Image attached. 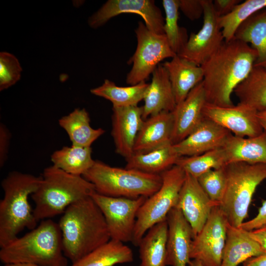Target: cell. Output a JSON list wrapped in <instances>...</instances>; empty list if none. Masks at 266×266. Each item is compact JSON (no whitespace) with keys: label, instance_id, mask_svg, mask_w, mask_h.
Wrapping results in <instances>:
<instances>
[{"label":"cell","instance_id":"7","mask_svg":"<svg viewBox=\"0 0 266 266\" xmlns=\"http://www.w3.org/2000/svg\"><path fill=\"white\" fill-rule=\"evenodd\" d=\"M226 187L219 206L228 223L240 227L248 215V210L257 187L266 180V164L232 162L224 166Z\"/></svg>","mask_w":266,"mask_h":266},{"label":"cell","instance_id":"46","mask_svg":"<svg viewBox=\"0 0 266 266\" xmlns=\"http://www.w3.org/2000/svg\"><path fill=\"white\" fill-rule=\"evenodd\" d=\"M188 266H202L201 263L197 260H191Z\"/></svg>","mask_w":266,"mask_h":266},{"label":"cell","instance_id":"30","mask_svg":"<svg viewBox=\"0 0 266 266\" xmlns=\"http://www.w3.org/2000/svg\"><path fill=\"white\" fill-rule=\"evenodd\" d=\"M149 83L143 81L129 86H118L108 79H105L101 85L92 89L91 93L104 98L112 103L113 106L126 107L137 105L143 100Z\"/></svg>","mask_w":266,"mask_h":266},{"label":"cell","instance_id":"14","mask_svg":"<svg viewBox=\"0 0 266 266\" xmlns=\"http://www.w3.org/2000/svg\"><path fill=\"white\" fill-rule=\"evenodd\" d=\"M257 113L252 107L239 102L228 107L206 102L203 109L204 117L241 137L256 136L264 132Z\"/></svg>","mask_w":266,"mask_h":266},{"label":"cell","instance_id":"12","mask_svg":"<svg viewBox=\"0 0 266 266\" xmlns=\"http://www.w3.org/2000/svg\"><path fill=\"white\" fill-rule=\"evenodd\" d=\"M203 24L197 33H191L186 45L177 54L198 66H201L222 45L225 39L219 18L211 0H203Z\"/></svg>","mask_w":266,"mask_h":266},{"label":"cell","instance_id":"28","mask_svg":"<svg viewBox=\"0 0 266 266\" xmlns=\"http://www.w3.org/2000/svg\"><path fill=\"white\" fill-rule=\"evenodd\" d=\"M59 124L67 133L72 145L91 147L105 133L102 128L91 126L88 112L84 108H76L59 120Z\"/></svg>","mask_w":266,"mask_h":266},{"label":"cell","instance_id":"5","mask_svg":"<svg viewBox=\"0 0 266 266\" xmlns=\"http://www.w3.org/2000/svg\"><path fill=\"white\" fill-rule=\"evenodd\" d=\"M41 178L39 187L31 195L37 222L63 214L70 205L96 192L93 184L82 176L68 173L53 165L44 169Z\"/></svg>","mask_w":266,"mask_h":266},{"label":"cell","instance_id":"2","mask_svg":"<svg viewBox=\"0 0 266 266\" xmlns=\"http://www.w3.org/2000/svg\"><path fill=\"white\" fill-rule=\"evenodd\" d=\"M58 224L64 254L72 264L111 239L103 214L91 196L70 205Z\"/></svg>","mask_w":266,"mask_h":266},{"label":"cell","instance_id":"35","mask_svg":"<svg viewBox=\"0 0 266 266\" xmlns=\"http://www.w3.org/2000/svg\"><path fill=\"white\" fill-rule=\"evenodd\" d=\"M266 7V0H246L241 2L230 14L219 18L225 41L234 38L240 25L255 13Z\"/></svg>","mask_w":266,"mask_h":266},{"label":"cell","instance_id":"20","mask_svg":"<svg viewBox=\"0 0 266 266\" xmlns=\"http://www.w3.org/2000/svg\"><path fill=\"white\" fill-rule=\"evenodd\" d=\"M152 74L142 106L144 120L162 112H172L176 105L168 74L163 64H159Z\"/></svg>","mask_w":266,"mask_h":266},{"label":"cell","instance_id":"19","mask_svg":"<svg viewBox=\"0 0 266 266\" xmlns=\"http://www.w3.org/2000/svg\"><path fill=\"white\" fill-rule=\"evenodd\" d=\"M206 103L205 94L201 82L183 101L176 104L172 111L174 121L172 144L182 141L199 125L204 118L203 109Z\"/></svg>","mask_w":266,"mask_h":266},{"label":"cell","instance_id":"33","mask_svg":"<svg viewBox=\"0 0 266 266\" xmlns=\"http://www.w3.org/2000/svg\"><path fill=\"white\" fill-rule=\"evenodd\" d=\"M227 164L226 154L222 147L199 155L180 157L175 165L181 167L186 173L198 178L205 172L223 167Z\"/></svg>","mask_w":266,"mask_h":266},{"label":"cell","instance_id":"24","mask_svg":"<svg viewBox=\"0 0 266 266\" xmlns=\"http://www.w3.org/2000/svg\"><path fill=\"white\" fill-rule=\"evenodd\" d=\"M228 164L244 162L266 164V133L251 137H241L232 134L223 147Z\"/></svg>","mask_w":266,"mask_h":266},{"label":"cell","instance_id":"17","mask_svg":"<svg viewBox=\"0 0 266 266\" xmlns=\"http://www.w3.org/2000/svg\"><path fill=\"white\" fill-rule=\"evenodd\" d=\"M168 231L166 264L169 266H187L194 235L191 227L181 211L173 208L166 217Z\"/></svg>","mask_w":266,"mask_h":266},{"label":"cell","instance_id":"40","mask_svg":"<svg viewBox=\"0 0 266 266\" xmlns=\"http://www.w3.org/2000/svg\"><path fill=\"white\" fill-rule=\"evenodd\" d=\"M10 133L5 125L3 123L0 125V166L2 167L7 161Z\"/></svg>","mask_w":266,"mask_h":266},{"label":"cell","instance_id":"42","mask_svg":"<svg viewBox=\"0 0 266 266\" xmlns=\"http://www.w3.org/2000/svg\"><path fill=\"white\" fill-rule=\"evenodd\" d=\"M251 236L255 240L266 252V226L249 231Z\"/></svg>","mask_w":266,"mask_h":266},{"label":"cell","instance_id":"32","mask_svg":"<svg viewBox=\"0 0 266 266\" xmlns=\"http://www.w3.org/2000/svg\"><path fill=\"white\" fill-rule=\"evenodd\" d=\"M92 152L91 147L64 146L52 154L51 161L54 166L66 172L83 176L95 161Z\"/></svg>","mask_w":266,"mask_h":266},{"label":"cell","instance_id":"1","mask_svg":"<svg viewBox=\"0 0 266 266\" xmlns=\"http://www.w3.org/2000/svg\"><path fill=\"white\" fill-rule=\"evenodd\" d=\"M249 44L233 38L225 41L201 66L206 102L228 107L234 105L231 97L249 75L257 59Z\"/></svg>","mask_w":266,"mask_h":266},{"label":"cell","instance_id":"38","mask_svg":"<svg viewBox=\"0 0 266 266\" xmlns=\"http://www.w3.org/2000/svg\"><path fill=\"white\" fill-rule=\"evenodd\" d=\"M179 7L191 21L199 19L203 14V0H179Z\"/></svg>","mask_w":266,"mask_h":266},{"label":"cell","instance_id":"6","mask_svg":"<svg viewBox=\"0 0 266 266\" xmlns=\"http://www.w3.org/2000/svg\"><path fill=\"white\" fill-rule=\"evenodd\" d=\"M82 176L93 184L96 193L111 197L148 198L162 183L161 174L111 166L97 160Z\"/></svg>","mask_w":266,"mask_h":266},{"label":"cell","instance_id":"3","mask_svg":"<svg viewBox=\"0 0 266 266\" xmlns=\"http://www.w3.org/2000/svg\"><path fill=\"white\" fill-rule=\"evenodd\" d=\"M41 179V176L13 171L2 180L4 196L0 201V247L18 237L25 228L31 230L37 227L29 197L38 189Z\"/></svg>","mask_w":266,"mask_h":266},{"label":"cell","instance_id":"4","mask_svg":"<svg viewBox=\"0 0 266 266\" xmlns=\"http://www.w3.org/2000/svg\"><path fill=\"white\" fill-rule=\"evenodd\" d=\"M3 264L30 263L41 266H67L58 223L41 220L35 228L0 247Z\"/></svg>","mask_w":266,"mask_h":266},{"label":"cell","instance_id":"31","mask_svg":"<svg viewBox=\"0 0 266 266\" xmlns=\"http://www.w3.org/2000/svg\"><path fill=\"white\" fill-rule=\"evenodd\" d=\"M239 102L258 112L266 109V69L254 66L248 77L234 90Z\"/></svg>","mask_w":266,"mask_h":266},{"label":"cell","instance_id":"34","mask_svg":"<svg viewBox=\"0 0 266 266\" xmlns=\"http://www.w3.org/2000/svg\"><path fill=\"white\" fill-rule=\"evenodd\" d=\"M163 6L165 12L164 33L166 35L172 50L178 54L188 41L187 30L178 23L179 0H163Z\"/></svg>","mask_w":266,"mask_h":266},{"label":"cell","instance_id":"11","mask_svg":"<svg viewBox=\"0 0 266 266\" xmlns=\"http://www.w3.org/2000/svg\"><path fill=\"white\" fill-rule=\"evenodd\" d=\"M228 222L219 205L213 208L200 231L193 238L191 260L202 266H220L225 246Z\"/></svg>","mask_w":266,"mask_h":266},{"label":"cell","instance_id":"26","mask_svg":"<svg viewBox=\"0 0 266 266\" xmlns=\"http://www.w3.org/2000/svg\"><path fill=\"white\" fill-rule=\"evenodd\" d=\"M234 38L254 49L258 55L254 66L266 69V7L242 22L236 31Z\"/></svg>","mask_w":266,"mask_h":266},{"label":"cell","instance_id":"10","mask_svg":"<svg viewBox=\"0 0 266 266\" xmlns=\"http://www.w3.org/2000/svg\"><path fill=\"white\" fill-rule=\"evenodd\" d=\"M91 197L103 214L111 239L132 242L137 212L147 198L111 197L96 192Z\"/></svg>","mask_w":266,"mask_h":266},{"label":"cell","instance_id":"23","mask_svg":"<svg viewBox=\"0 0 266 266\" xmlns=\"http://www.w3.org/2000/svg\"><path fill=\"white\" fill-rule=\"evenodd\" d=\"M162 64L168 74L176 104L183 101L203 79L201 66L177 55Z\"/></svg>","mask_w":266,"mask_h":266},{"label":"cell","instance_id":"15","mask_svg":"<svg viewBox=\"0 0 266 266\" xmlns=\"http://www.w3.org/2000/svg\"><path fill=\"white\" fill-rule=\"evenodd\" d=\"M216 205H219L209 199L197 178L186 173L176 207L190 225L194 238L202 229Z\"/></svg>","mask_w":266,"mask_h":266},{"label":"cell","instance_id":"16","mask_svg":"<svg viewBox=\"0 0 266 266\" xmlns=\"http://www.w3.org/2000/svg\"><path fill=\"white\" fill-rule=\"evenodd\" d=\"M142 107H112L111 135L116 152L125 159L133 154L136 138L144 119Z\"/></svg>","mask_w":266,"mask_h":266},{"label":"cell","instance_id":"22","mask_svg":"<svg viewBox=\"0 0 266 266\" xmlns=\"http://www.w3.org/2000/svg\"><path fill=\"white\" fill-rule=\"evenodd\" d=\"M266 252L241 227L228 225L227 238L220 266H238L247 260Z\"/></svg>","mask_w":266,"mask_h":266},{"label":"cell","instance_id":"43","mask_svg":"<svg viewBox=\"0 0 266 266\" xmlns=\"http://www.w3.org/2000/svg\"><path fill=\"white\" fill-rule=\"evenodd\" d=\"M242 266H266V252L247 260Z\"/></svg>","mask_w":266,"mask_h":266},{"label":"cell","instance_id":"25","mask_svg":"<svg viewBox=\"0 0 266 266\" xmlns=\"http://www.w3.org/2000/svg\"><path fill=\"white\" fill-rule=\"evenodd\" d=\"M166 219L151 227L141 238L139 245V266H167Z\"/></svg>","mask_w":266,"mask_h":266},{"label":"cell","instance_id":"39","mask_svg":"<svg viewBox=\"0 0 266 266\" xmlns=\"http://www.w3.org/2000/svg\"><path fill=\"white\" fill-rule=\"evenodd\" d=\"M266 226V200H263L257 214L253 218L244 222L240 227L251 231Z\"/></svg>","mask_w":266,"mask_h":266},{"label":"cell","instance_id":"21","mask_svg":"<svg viewBox=\"0 0 266 266\" xmlns=\"http://www.w3.org/2000/svg\"><path fill=\"white\" fill-rule=\"evenodd\" d=\"M172 112H162L144 120L137 135L133 153H144L171 143L173 130Z\"/></svg>","mask_w":266,"mask_h":266},{"label":"cell","instance_id":"13","mask_svg":"<svg viewBox=\"0 0 266 266\" xmlns=\"http://www.w3.org/2000/svg\"><path fill=\"white\" fill-rule=\"evenodd\" d=\"M129 13L140 16L146 27L153 32L165 34V19L152 0H108L89 18L88 25L97 29L115 16Z\"/></svg>","mask_w":266,"mask_h":266},{"label":"cell","instance_id":"27","mask_svg":"<svg viewBox=\"0 0 266 266\" xmlns=\"http://www.w3.org/2000/svg\"><path fill=\"white\" fill-rule=\"evenodd\" d=\"M179 157L173 144L169 143L148 152L133 153L126 159L125 167L160 174L175 165Z\"/></svg>","mask_w":266,"mask_h":266},{"label":"cell","instance_id":"37","mask_svg":"<svg viewBox=\"0 0 266 266\" xmlns=\"http://www.w3.org/2000/svg\"><path fill=\"white\" fill-rule=\"evenodd\" d=\"M22 67L17 58L7 52L0 53V91L14 85L21 77Z\"/></svg>","mask_w":266,"mask_h":266},{"label":"cell","instance_id":"41","mask_svg":"<svg viewBox=\"0 0 266 266\" xmlns=\"http://www.w3.org/2000/svg\"><path fill=\"white\" fill-rule=\"evenodd\" d=\"M241 2V0H215L213 4L216 13L221 17L232 12Z\"/></svg>","mask_w":266,"mask_h":266},{"label":"cell","instance_id":"18","mask_svg":"<svg viewBox=\"0 0 266 266\" xmlns=\"http://www.w3.org/2000/svg\"><path fill=\"white\" fill-rule=\"evenodd\" d=\"M232 134L229 130L204 117L192 132L173 145L180 157L199 155L223 147Z\"/></svg>","mask_w":266,"mask_h":266},{"label":"cell","instance_id":"9","mask_svg":"<svg viewBox=\"0 0 266 266\" xmlns=\"http://www.w3.org/2000/svg\"><path fill=\"white\" fill-rule=\"evenodd\" d=\"M135 33L137 46L128 61L132 67L126 80L130 85L145 81L161 61L176 55L170 48L166 35L153 32L144 22H138Z\"/></svg>","mask_w":266,"mask_h":266},{"label":"cell","instance_id":"8","mask_svg":"<svg viewBox=\"0 0 266 266\" xmlns=\"http://www.w3.org/2000/svg\"><path fill=\"white\" fill-rule=\"evenodd\" d=\"M160 174L162 178L161 187L147 198L137 212L131 242L136 246L151 227L166 220L169 211L176 207L186 178V172L177 165Z\"/></svg>","mask_w":266,"mask_h":266},{"label":"cell","instance_id":"45","mask_svg":"<svg viewBox=\"0 0 266 266\" xmlns=\"http://www.w3.org/2000/svg\"><path fill=\"white\" fill-rule=\"evenodd\" d=\"M4 266H41L30 263H13L5 264Z\"/></svg>","mask_w":266,"mask_h":266},{"label":"cell","instance_id":"36","mask_svg":"<svg viewBox=\"0 0 266 266\" xmlns=\"http://www.w3.org/2000/svg\"><path fill=\"white\" fill-rule=\"evenodd\" d=\"M200 186L209 199L219 205L226 187V175L224 166L211 169L197 178Z\"/></svg>","mask_w":266,"mask_h":266},{"label":"cell","instance_id":"44","mask_svg":"<svg viewBox=\"0 0 266 266\" xmlns=\"http://www.w3.org/2000/svg\"><path fill=\"white\" fill-rule=\"evenodd\" d=\"M257 117L264 131L266 133V109L258 112Z\"/></svg>","mask_w":266,"mask_h":266},{"label":"cell","instance_id":"29","mask_svg":"<svg viewBox=\"0 0 266 266\" xmlns=\"http://www.w3.org/2000/svg\"><path fill=\"white\" fill-rule=\"evenodd\" d=\"M133 260L132 249L124 243L110 239L71 266H114L131 263Z\"/></svg>","mask_w":266,"mask_h":266}]
</instances>
